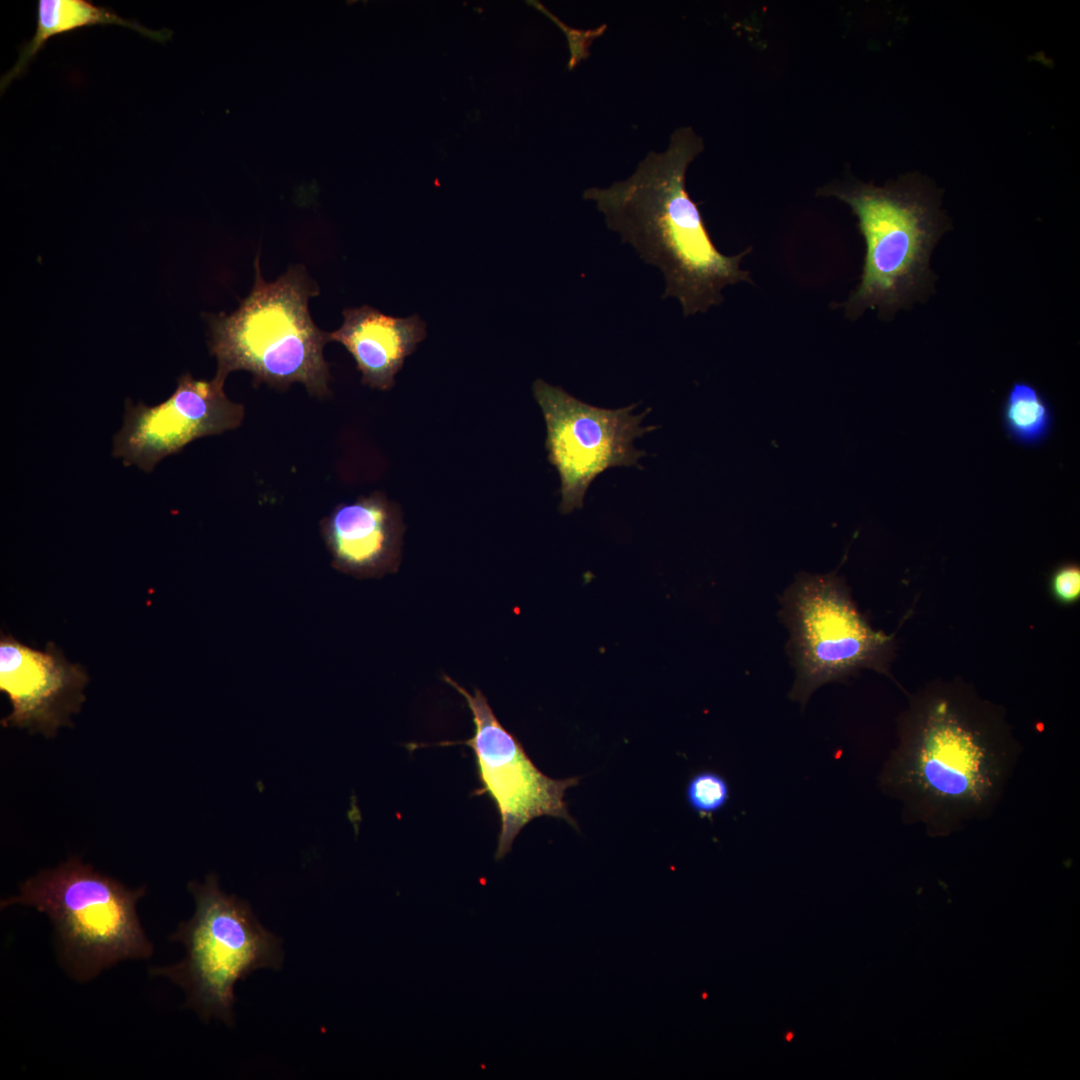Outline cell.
<instances>
[{"label":"cell","instance_id":"cell-1","mask_svg":"<svg viewBox=\"0 0 1080 1080\" xmlns=\"http://www.w3.org/2000/svg\"><path fill=\"white\" fill-rule=\"evenodd\" d=\"M1020 749L1001 708L963 682H934L901 715L880 786L907 823L950 836L994 812Z\"/></svg>","mask_w":1080,"mask_h":1080},{"label":"cell","instance_id":"cell-2","mask_svg":"<svg viewBox=\"0 0 1080 1080\" xmlns=\"http://www.w3.org/2000/svg\"><path fill=\"white\" fill-rule=\"evenodd\" d=\"M702 150L701 138L690 127L678 128L667 149L648 153L627 179L583 192L604 215L607 227L644 262L660 269L665 279L662 298H676L686 317L720 304L726 286L753 283L750 273L740 268L752 247L733 256L720 252L686 189L688 166Z\"/></svg>","mask_w":1080,"mask_h":1080},{"label":"cell","instance_id":"cell-3","mask_svg":"<svg viewBox=\"0 0 1080 1080\" xmlns=\"http://www.w3.org/2000/svg\"><path fill=\"white\" fill-rule=\"evenodd\" d=\"M254 266L253 288L239 307L206 318L209 350L217 359L214 379L224 384L229 373L246 370L255 383L285 388L299 382L310 394L326 395L330 374L323 349L329 332L315 325L308 308L318 286L301 266L273 282L263 279L259 255Z\"/></svg>","mask_w":1080,"mask_h":1080},{"label":"cell","instance_id":"cell-4","mask_svg":"<svg viewBox=\"0 0 1080 1080\" xmlns=\"http://www.w3.org/2000/svg\"><path fill=\"white\" fill-rule=\"evenodd\" d=\"M145 894L144 886L128 888L73 857L22 882L0 908L27 906L46 915L60 966L85 983L122 961L152 956L136 908Z\"/></svg>","mask_w":1080,"mask_h":1080},{"label":"cell","instance_id":"cell-5","mask_svg":"<svg viewBox=\"0 0 1080 1080\" xmlns=\"http://www.w3.org/2000/svg\"><path fill=\"white\" fill-rule=\"evenodd\" d=\"M835 196L852 209L865 241L860 282L841 304L854 320L867 309L892 318L922 299L932 285V249L947 228L931 189L918 180L878 187L857 183L832 187Z\"/></svg>","mask_w":1080,"mask_h":1080},{"label":"cell","instance_id":"cell-6","mask_svg":"<svg viewBox=\"0 0 1080 1080\" xmlns=\"http://www.w3.org/2000/svg\"><path fill=\"white\" fill-rule=\"evenodd\" d=\"M188 889L194 913L169 937L184 946L185 955L175 964L152 967L149 973L182 988L183 1007L202 1021L217 1019L232 1026L237 982L258 969H281L282 940L259 922L247 901L226 894L216 874H209L203 883L190 882Z\"/></svg>","mask_w":1080,"mask_h":1080},{"label":"cell","instance_id":"cell-7","mask_svg":"<svg viewBox=\"0 0 1080 1080\" xmlns=\"http://www.w3.org/2000/svg\"><path fill=\"white\" fill-rule=\"evenodd\" d=\"M781 615L795 669L790 697L802 706L824 684L863 668L886 670L891 637L871 628L835 572L798 575L784 593Z\"/></svg>","mask_w":1080,"mask_h":1080},{"label":"cell","instance_id":"cell-8","mask_svg":"<svg viewBox=\"0 0 1080 1080\" xmlns=\"http://www.w3.org/2000/svg\"><path fill=\"white\" fill-rule=\"evenodd\" d=\"M533 394L546 422L548 460L560 476L561 513L582 508L590 484L605 470L640 467L646 453L633 442L657 428L641 426L650 408L638 415L632 413L637 404L597 407L541 379L533 383Z\"/></svg>","mask_w":1080,"mask_h":1080},{"label":"cell","instance_id":"cell-9","mask_svg":"<svg viewBox=\"0 0 1080 1080\" xmlns=\"http://www.w3.org/2000/svg\"><path fill=\"white\" fill-rule=\"evenodd\" d=\"M443 679L462 695L472 715L473 735L463 743L474 753L480 792L491 797L500 815L495 859L505 857L517 835L535 818L551 816L577 827L564 797L580 778L554 779L545 775L520 741L500 723L480 690L471 694L449 676Z\"/></svg>","mask_w":1080,"mask_h":1080},{"label":"cell","instance_id":"cell-10","mask_svg":"<svg viewBox=\"0 0 1080 1080\" xmlns=\"http://www.w3.org/2000/svg\"><path fill=\"white\" fill-rule=\"evenodd\" d=\"M215 379L182 374L174 392L163 402L147 406L125 401L124 422L114 435L112 455L125 466L152 472L165 457L191 441L237 428L244 407L232 402Z\"/></svg>","mask_w":1080,"mask_h":1080},{"label":"cell","instance_id":"cell-11","mask_svg":"<svg viewBox=\"0 0 1080 1080\" xmlns=\"http://www.w3.org/2000/svg\"><path fill=\"white\" fill-rule=\"evenodd\" d=\"M87 683L83 666L69 662L54 643L40 651L1 633L0 690L11 704L2 726L55 736L79 712Z\"/></svg>","mask_w":1080,"mask_h":1080},{"label":"cell","instance_id":"cell-12","mask_svg":"<svg viewBox=\"0 0 1080 1080\" xmlns=\"http://www.w3.org/2000/svg\"><path fill=\"white\" fill-rule=\"evenodd\" d=\"M403 530L397 507L380 494L341 503L321 521L333 567L357 578L398 569Z\"/></svg>","mask_w":1080,"mask_h":1080},{"label":"cell","instance_id":"cell-13","mask_svg":"<svg viewBox=\"0 0 1080 1080\" xmlns=\"http://www.w3.org/2000/svg\"><path fill=\"white\" fill-rule=\"evenodd\" d=\"M341 327L329 332V340L341 343L354 358L362 383L388 390L405 359L425 338V324L418 315L407 318L386 315L363 305L343 311Z\"/></svg>","mask_w":1080,"mask_h":1080},{"label":"cell","instance_id":"cell-14","mask_svg":"<svg viewBox=\"0 0 1080 1080\" xmlns=\"http://www.w3.org/2000/svg\"><path fill=\"white\" fill-rule=\"evenodd\" d=\"M107 24L125 26L159 42L166 41L171 35V31L167 29L150 30L136 21L124 19L106 7L96 6L86 0H39L35 34L21 46L16 63L2 76L1 91L26 70L51 37L86 26Z\"/></svg>","mask_w":1080,"mask_h":1080},{"label":"cell","instance_id":"cell-15","mask_svg":"<svg viewBox=\"0 0 1080 1080\" xmlns=\"http://www.w3.org/2000/svg\"><path fill=\"white\" fill-rule=\"evenodd\" d=\"M1002 422L1012 440L1024 446H1036L1050 434L1053 413L1047 399L1034 385L1016 381L1005 397Z\"/></svg>","mask_w":1080,"mask_h":1080},{"label":"cell","instance_id":"cell-16","mask_svg":"<svg viewBox=\"0 0 1080 1080\" xmlns=\"http://www.w3.org/2000/svg\"><path fill=\"white\" fill-rule=\"evenodd\" d=\"M685 798L693 812L701 818H711L728 803L730 786L718 772L702 770L688 780Z\"/></svg>","mask_w":1080,"mask_h":1080},{"label":"cell","instance_id":"cell-17","mask_svg":"<svg viewBox=\"0 0 1080 1080\" xmlns=\"http://www.w3.org/2000/svg\"><path fill=\"white\" fill-rule=\"evenodd\" d=\"M1051 588L1054 596L1064 603H1071L1080 594V569L1075 564L1059 567L1052 575Z\"/></svg>","mask_w":1080,"mask_h":1080}]
</instances>
